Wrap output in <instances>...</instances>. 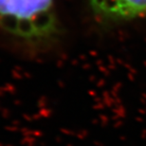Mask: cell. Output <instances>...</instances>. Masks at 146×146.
<instances>
[{
  "instance_id": "1",
  "label": "cell",
  "mask_w": 146,
  "mask_h": 146,
  "mask_svg": "<svg viewBox=\"0 0 146 146\" xmlns=\"http://www.w3.org/2000/svg\"><path fill=\"white\" fill-rule=\"evenodd\" d=\"M0 31L31 49L46 48L59 33L55 0H0Z\"/></svg>"
},
{
  "instance_id": "2",
  "label": "cell",
  "mask_w": 146,
  "mask_h": 146,
  "mask_svg": "<svg viewBox=\"0 0 146 146\" xmlns=\"http://www.w3.org/2000/svg\"><path fill=\"white\" fill-rule=\"evenodd\" d=\"M93 11L106 21H127L146 15V0H88Z\"/></svg>"
}]
</instances>
